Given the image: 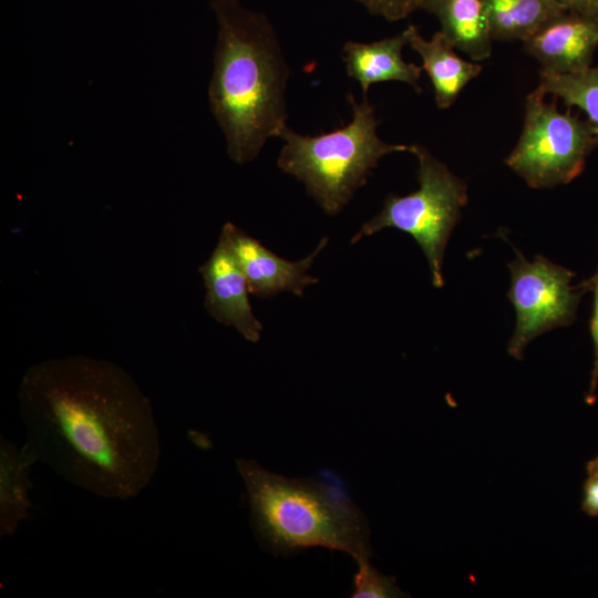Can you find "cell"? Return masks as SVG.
Returning <instances> with one entry per match:
<instances>
[{
    "mask_svg": "<svg viewBox=\"0 0 598 598\" xmlns=\"http://www.w3.org/2000/svg\"><path fill=\"white\" fill-rule=\"evenodd\" d=\"M24 445L37 462L99 497L127 501L161 460L150 399L113 361L84 354L29 367L18 388Z\"/></svg>",
    "mask_w": 598,
    "mask_h": 598,
    "instance_id": "cell-1",
    "label": "cell"
},
{
    "mask_svg": "<svg viewBox=\"0 0 598 598\" xmlns=\"http://www.w3.org/2000/svg\"><path fill=\"white\" fill-rule=\"evenodd\" d=\"M210 7L218 33L209 107L224 132L228 156L245 164L286 125L289 69L264 13L237 0H212Z\"/></svg>",
    "mask_w": 598,
    "mask_h": 598,
    "instance_id": "cell-2",
    "label": "cell"
},
{
    "mask_svg": "<svg viewBox=\"0 0 598 598\" xmlns=\"http://www.w3.org/2000/svg\"><path fill=\"white\" fill-rule=\"evenodd\" d=\"M250 523L261 545L276 554L321 546L370 559L368 520L340 489L313 480L288 478L254 460L237 458Z\"/></svg>",
    "mask_w": 598,
    "mask_h": 598,
    "instance_id": "cell-3",
    "label": "cell"
},
{
    "mask_svg": "<svg viewBox=\"0 0 598 598\" xmlns=\"http://www.w3.org/2000/svg\"><path fill=\"white\" fill-rule=\"evenodd\" d=\"M348 102L352 120L346 126L309 136L286 124L277 134L285 141L279 168L302 182L329 215L342 210L383 156L411 150V145L385 143L378 136L379 121L367 99L358 102L350 93Z\"/></svg>",
    "mask_w": 598,
    "mask_h": 598,
    "instance_id": "cell-4",
    "label": "cell"
},
{
    "mask_svg": "<svg viewBox=\"0 0 598 598\" xmlns=\"http://www.w3.org/2000/svg\"><path fill=\"white\" fill-rule=\"evenodd\" d=\"M410 152L419 162V189L405 196L390 194L382 210L361 226L351 244L384 228L404 231L425 255L433 286L442 288L444 252L467 203V186L425 147L411 145Z\"/></svg>",
    "mask_w": 598,
    "mask_h": 598,
    "instance_id": "cell-5",
    "label": "cell"
},
{
    "mask_svg": "<svg viewBox=\"0 0 598 598\" xmlns=\"http://www.w3.org/2000/svg\"><path fill=\"white\" fill-rule=\"evenodd\" d=\"M537 89L528 94L520 137L506 157V165L529 187L549 188L568 184L584 169L596 147L591 124L547 103Z\"/></svg>",
    "mask_w": 598,
    "mask_h": 598,
    "instance_id": "cell-6",
    "label": "cell"
},
{
    "mask_svg": "<svg viewBox=\"0 0 598 598\" xmlns=\"http://www.w3.org/2000/svg\"><path fill=\"white\" fill-rule=\"evenodd\" d=\"M511 287L507 297L516 312V324L507 351L515 359H523L527 344L536 337L576 320L581 296L586 292L579 283L573 286L575 272L556 265L542 255L533 261L517 252L508 264Z\"/></svg>",
    "mask_w": 598,
    "mask_h": 598,
    "instance_id": "cell-7",
    "label": "cell"
},
{
    "mask_svg": "<svg viewBox=\"0 0 598 598\" xmlns=\"http://www.w3.org/2000/svg\"><path fill=\"white\" fill-rule=\"evenodd\" d=\"M233 250L248 283L249 293L267 298L287 291L301 297L318 278L308 274L315 258L327 246L322 237L317 248L298 261L286 260L231 223L220 231Z\"/></svg>",
    "mask_w": 598,
    "mask_h": 598,
    "instance_id": "cell-8",
    "label": "cell"
},
{
    "mask_svg": "<svg viewBox=\"0 0 598 598\" xmlns=\"http://www.w3.org/2000/svg\"><path fill=\"white\" fill-rule=\"evenodd\" d=\"M199 272L206 289L207 312L219 323L234 327L246 340L257 342L262 323L252 312L246 277L223 235Z\"/></svg>",
    "mask_w": 598,
    "mask_h": 598,
    "instance_id": "cell-9",
    "label": "cell"
},
{
    "mask_svg": "<svg viewBox=\"0 0 598 598\" xmlns=\"http://www.w3.org/2000/svg\"><path fill=\"white\" fill-rule=\"evenodd\" d=\"M542 72L568 74L591 66L598 48V17L565 11L524 41Z\"/></svg>",
    "mask_w": 598,
    "mask_h": 598,
    "instance_id": "cell-10",
    "label": "cell"
},
{
    "mask_svg": "<svg viewBox=\"0 0 598 598\" xmlns=\"http://www.w3.org/2000/svg\"><path fill=\"white\" fill-rule=\"evenodd\" d=\"M413 25L395 37L372 43L349 41L343 47V61L348 75L358 81L365 96L369 87L378 82L400 81L421 91L419 80L422 68L408 63L402 49L409 43Z\"/></svg>",
    "mask_w": 598,
    "mask_h": 598,
    "instance_id": "cell-11",
    "label": "cell"
},
{
    "mask_svg": "<svg viewBox=\"0 0 598 598\" xmlns=\"http://www.w3.org/2000/svg\"><path fill=\"white\" fill-rule=\"evenodd\" d=\"M409 44L421 56L422 69L432 82L440 109L450 107L468 82L482 72L481 64L460 58L441 31L425 40L413 25Z\"/></svg>",
    "mask_w": 598,
    "mask_h": 598,
    "instance_id": "cell-12",
    "label": "cell"
},
{
    "mask_svg": "<svg viewBox=\"0 0 598 598\" xmlns=\"http://www.w3.org/2000/svg\"><path fill=\"white\" fill-rule=\"evenodd\" d=\"M441 23V32L454 49L473 61L488 59L493 37L484 0H424L422 8Z\"/></svg>",
    "mask_w": 598,
    "mask_h": 598,
    "instance_id": "cell-13",
    "label": "cell"
},
{
    "mask_svg": "<svg viewBox=\"0 0 598 598\" xmlns=\"http://www.w3.org/2000/svg\"><path fill=\"white\" fill-rule=\"evenodd\" d=\"M34 455L0 436V537L12 536L31 508L29 477Z\"/></svg>",
    "mask_w": 598,
    "mask_h": 598,
    "instance_id": "cell-14",
    "label": "cell"
},
{
    "mask_svg": "<svg viewBox=\"0 0 598 598\" xmlns=\"http://www.w3.org/2000/svg\"><path fill=\"white\" fill-rule=\"evenodd\" d=\"M497 41H525L567 11L556 0H484Z\"/></svg>",
    "mask_w": 598,
    "mask_h": 598,
    "instance_id": "cell-15",
    "label": "cell"
},
{
    "mask_svg": "<svg viewBox=\"0 0 598 598\" xmlns=\"http://www.w3.org/2000/svg\"><path fill=\"white\" fill-rule=\"evenodd\" d=\"M537 90L544 95L559 97L569 107L576 106L584 111L592 126L596 147L598 146V66L568 74L540 71Z\"/></svg>",
    "mask_w": 598,
    "mask_h": 598,
    "instance_id": "cell-16",
    "label": "cell"
},
{
    "mask_svg": "<svg viewBox=\"0 0 598 598\" xmlns=\"http://www.w3.org/2000/svg\"><path fill=\"white\" fill-rule=\"evenodd\" d=\"M358 571L354 577L353 598H391L404 597L394 577L380 574L370 559L357 563Z\"/></svg>",
    "mask_w": 598,
    "mask_h": 598,
    "instance_id": "cell-17",
    "label": "cell"
},
{
    "mask_svg": "<svg viewBox=\"0 0 598 598\" xmlns=\"http://www.w3.org/2000/svg\"><path fill=\"white\" fill-rule=\"evenodd\" d=\"M582 288L587 291H591L594 296L592 315L590 318L589 329L594 344V363L590 374L589 388L586 393V402L589 405L595 404L597 399L598 386V267L596 272L588 279L580 282Z\"/></svg>",
    "mask_w": 598,
    "mask_h": 598,
    "instance_id": "cell-18",
    "label": "cell"
},
{
    "mask_svg": "<svg viewBox=\"0 0 598 598\" xmlns=\"http://www.w3.org/2000/svg\"><path fill=\"white\" fill-rule=\"evenodd\" d=\"M372 14H379L389 21L404 19L416 9H421L424 0H357Z\"/></svg>",
    "mask_w": 598,
    "mask_h": 598,
    "instance_id": "cell-19",
    "label": "cell"
},
{
    "mask_svg": "<svg viewBox=\"0 0 598 598\" xmlns=\"http://www.w3.org/2000/svg\"><path fill=\"white\" fill-rule=\"evenodd\" d=\"M581 509L588 516H598V475H589L584 484Z\"/></svg>",
    "mask_w": 598,
    "mask_h": 598,
    "instance_id": "cell-20",
    "label": "cell"
},
{
    "mask_svg": "<svg viewBox=\"0 0 598 598\" xmlns=\"http://www.w3.org/2000/svg\"><path fill=\"white\" fill-rule=\"evenodd\" d=\"M566 10L598 17V0H556Z\"/></svg>",
    "mask_w": 598,
    "mask_h": 598,
    "instance_id": "cell-21",
    "label": "cell"
},
{
    "mask_svg": "<svg viewBox=\"0 0 598 598\" xmlns=\"http://www.w3.org/2000/svg\"><path fill=\"white\" fill-rule=\"evenodd\" d=\"M586 468L588 475H598V455L587 463Z\"/></svg>",
    "mask_w": 598,
    "mask_h": 598,
    "instance_id": "cell-22",
    "label": "cell"
}]
</instances>
